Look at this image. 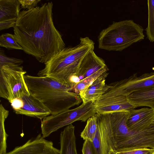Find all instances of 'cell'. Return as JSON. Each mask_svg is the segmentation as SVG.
<instances>
[{
    "label": "cell",
    "instance_id": "6",
    "mask_svg": "<svg viewBox=\"0 0 154 154\" xmlns=\"http://www.w3.org/2000/svg\"><path fill=\"white\" fill-rule=\"evenodd\" d=\"M26 72L20 65L0 66V97L11 103L15 99L29 95L24 78Z\"/></svg>",
    "mask_w": 154,
    "mask_h": 154
},
{
    "label": "cell",
    "instance_id": "17",
    "mask_svg": "<svg viewBox=\"0 0 154 154\" xmlns=\"http://www.w3.org/2000/svg\"><path fill=\"white\" fill-rule=\"evenodd\" d=\"M9 111L2 104L0 105V154H5L7 148L6 140L8 136L5 130V122Z\"/></svg>",
    "mask_w": 154,
    "mask_h": 154
},
{
    "label": "cell",
    "instance_id": "8",
    "mask_svg": "<svg viewBox=\"0 0 154 154\" xmlns=\"http://www.w3.org/2000/svg\"><path fill=\"white\" fill-rule=\"evenodd\" d=\"M143 148L154 149V124L137 131H131L128 136L118 144L116 150Z\"/></svg>",
    "mask_w": 154,
    "mask_h": 154
},
{
    "label": "cell",
    "instance_id": "25",
    "mask_svg": "<svg viewBox=\"0 0 154 154\" xmlns=\"http://www.w3.org/2000/svg\"><path fill=\"white\" fill-rule=\"evenodd\" d=\"M82 154H96L92 142L85 140L82 149Z\"/></svg>",
    "mask_w": 154,
    "mask_h": 154
},
{
    "label": "cell",
    "instance_id": "18",
    "mask_svg": "<svg viewBox=\"0 0 154 154\" xmlns=\"http://www.w3.org/2000/svg\"><path fill=\"white\" fill-rule=\"evenodd\" d=\"M108 70L109 69L106 66L85 78L75 85L72 88V91L79 94L89 87L99 77Z\"/></svg>",
    "mask_w": 154,
    "mask_h": 154
},
{
    "label": "cell",
    "instance_id": "1",
    "mask_svg": "<svg viewBox=\"0 0 154 154\" xmlns=\"http://www.w3.org/2000/svg\"><path fill=\"white\" fill-rule=\"evenodd\" d=\"M53 7L51 2L20 11L13 27L14 37L23 50L44 63L65 47L53 22Z\"/></svg>",
    "mask_w": 154,
    "mask_h": 154
},
{
    "label": "cell",
    "instance_id": "7",
    "mask_svg": "<svg viewBox=\"0 0 154 154\" xmlns=\"http://www.w3.org/2000/svg\"><path fill=\"white\" fill-rule=\"evenodd\" d=\"M110 85V90L112 94L127 97L133 92L154 87V72L146 73L139 76L134 74L128 78Z\"/></svg>",
    "mask_w": 154,
    "mask_h": 154
},
{
    "label": "cell",
    "instance_id": "21",
    "mask_svg": "<svg viewBox=\"0 0 154 154\" xmlns=\"http://www.w3.org/2000/svg\"><path fill=\"white\" fill-rule=\"evenodd\" d=\"M0 46L8 49L23 50L22 47L16 40L14 35L6 33L0 36Z\"/></svg>",
    "mask_w": 154,
    "mask_h": 154
},
{
    "label": "cell",
    "instance_id": "13",
    "mask_svg": "<svg viewBox=\"0 0 154 154\" xmlns=\"http://www.w3.org/2000/svg\"><path fill=\"white\" fill-rule=\"evenodd\" d=\"M108 74L107 72L103 73L89 87L79 93L82 103L89 101L94 103L111 87L110 85H107L105 83Z\"/></svg>",
    "mask_w": 154,
    "mask_h": 154
},
{
    "label": "cell",
    "instance_id": "23",
    "mask_svg": "<svg viewBox=\"0 0 154 154\" xmlns=\"http://www.w3.org/2000/svg\"><path fill=\"white\" fill-rule=\"evenodd\" d=\"M23 62V60L21 59L9 57L6 56L3 50L1 49L0 51V66L9 64L20 65Z\"/></svg>",
    "mask_w": 154,
    "mask_h": 154
},
{
    "label": "cell",
    "instance_id": "12",
    "mask_svg": "<svg viewBox=\"0 0 154 154\" xmlns=\"http://www.w3.org/2000/svg\"><path fill=\"white\" fill-rule=\"evenodd\" d=\"M23 106L14 110L17 114H21L41 119L51 114L48 109L38 99L30 94L21 98Z\"/></svg>",
    "mask_w": 154,
    "mask_h": 154
},
{
    "label": "cell",
    "instance_id": "20",
    "mask_svg": "<svg viewBox=\"0 0 154 154\" xmlns=\"http://www.w3.org/2000/svg\"><path fill=\"white\" fill-rule=\"evenodd\" d=\"M148 8V26L146 29L147 38L150 42H154V0L147 1Z\"/></svg>",
    "mask_w": 154,
    "mask_h": 154
},
{
    "label": "cell",
    "instance_id": "27",
    "mask_svg": "<svg viewBox=\"0 0 154 154\" xmlns=\"http://www.w3.org/2000/svg\"><path fill=\"white\" fill-rule=\"evenodd\" d=\"M116 151L113 149H111L109 150L107 154H117L116 153Z\"/></svg>",
    "mask_w": 154,
    "mask_h": 154
},
{
    "label": "cell",
    "instance_id": "22",
    "mask_svg": "<svg viewBox=\"0 0 154 154\" xmlns=\"http://www.w3.org/2000/svg\"><path fill=\"white\" fill-rule=\"evenodd\" d=\"M117 154H154V149L143 148L130 150H119Z\"/></svg>",
    "mask_w": 154,
    "mask_h": 154
},
{
    "label": "cell",
    "instance_id": "16",
    "mask_svg": "<svg viewBox=\"0 0 154 154\" xmlns=\"http://www.w3.org/2000/svg\"><path fill=\"white\" fill-rule=\"evenodd\" d=\"M18 0H0V21L16 20L20 13Z\"/></svg>",
    "mask_w": 154,
    "mask_h": 154
},
{
    "label": "cell",
    "instance_id": "24",
    "mask_svg": "<svg viewBox=\"0 0 154 154\" xmlns=\"http://www.w3.org/2000/svg\"><path fill=\"white\" fill-rule=\"evenodd\" d=\"M22 8L29 10L36 7L40 0H18Z\"/></svg>",
    "mask_w": 154,
    "mask_h": 154
},
{
    "label": "cell",
    "instance_id": "11",
    "mask_svg": "<svg viewBox=\"0 0 154 154\" xmlns=\"http://www.w3.org/2000/svg\"><path fill=\"white\" fill-rule=\"evenodd\" d=\"M154 119V110L150 108L133 109L128 112L126 123L131 130L139 131L149 127Z\"/></svg>",
    "mask_w": 154,
    "mask_h": 154
},
{
    "label": "cell",
    "instance_id": "5",
    "mask_svg": "<svg viewBox=\"0 0 154 154\" xmlns=\"http://www.w3.org/2000/svg\"><path fill=\"white\" fill-rule=\"evenodd\" d=\"M94 103H83L78 107L58 113L49 115L43 119L41 128L42 137L46 138L52 133L77 121L85 122L96 114Z\"/></svg>",
    "mask_w": 154,
    "mask_h": 154
},
{
    "label": "cell",
    "instance_id": "4",
    "mask_svg": "<svg viewBox=\"0 0 154 154\" xmlns=\"http://www.w3.org/2000/svg\"><path fill=\"white\" fill-rule=\"evenodd\" d=\"M144 29L133 20L113 21L98 37V48L108 51H122L144 39Z\"/></svg>",
    "mask_w": 154,
    "mask_h": 154
},
{
    "label": "cell",
    "instance_id": "2",
    "mask_svg": "<svg viewBox=\"0 0 154 154\" xmlns=\"http://www.w3.org/2000/svg\"><path fill=\"white\" fill-rule=\"evenodd\" d=\"M30 94L40 101L54 115L79 105V94L72 92L71 86L47 76H24Z\"/></svg>",
    "mask_w": 154,
    "mask_h": 154
},
{
    "label": "cell",
    "instance_id": "15",
    "mask_svg": "<svg viewBox=\"0 0 154 154\" xmlns=\"http://www.w3.org/2000/svg\"><path fill=\"white\" fill-rule=\"evenodd\" d=\"M127 97L136 108L147 106L154 110V87L133 92Z\"/></svg>",
    "mask_w": 154,
    "mask_h": 154
},
{
    "label": "cell",
    "instance_id": "26",
    "mask_svg": "<svg viewBox=\"0 0 154 154\" xmlns=\"http://www.w3.org/2000/svg\"><path fill=\"white\" fill-rule=\"evenodd\" d=\"M16 20H11L0 21V30L14 27L15 25Z\"/></svg>",
    "mask_w": 154,
    "mask_h": 154
},
{
    "label": "cell",
    "instance_id": "10",
    "mask_svg": "<svg viewBox=\"0 0 154 154\" xmlns=\"http://www.w3.org/2000/svg\"><path fill=\"white\" fill-rule=\"evenodd\" d=\"M5 154H60V150L54 146L51 141L46 140L39 134Z\"/></svg>",
    "mask_w": 154,
    "mask_h": 154
},
{
    "label": "cell",
    "instance_id": "14",
    "mask_svg": "<svg viewBox=\"0 0 154 154\" xmlns=\"http://www.w3.org/2000/svg\"><path fill=\"white\" fill-rule=\"evenodd\" d=\"M60 154H78L75 133V127L67 126L60 134Z\"/></svg>",
    "mask_w": 154,
    "mask_h": 154
},
{
    "label": "cell",
    "instance_id": "3",
    "mask_svg": "<svg viewBox=\"0 0 154 154\" xmlns=\"http://www.w3.org/2000/svg\"><path fill=\"white\" fill-rule=\"evenodd\" d=\"M94 41L88 37L80 38L78 45L65 47L45 63L44 68L39 71L38 75L51 78L70 86V79L78 72L83 58L94 49Z\"/></svg>",
    "mask_w": 154,
    "mask_h": 154
},
{
    "label": "cell",
    "instance_id": "19",
    "mask_svg": "<svg viewBox=\"0 0 154 154\" xmlns=\"http://www.w3.org/2000/svg\"><path fill=\"white\" fill-rule=\"evenodd\" d=\"M97 128V117L96 114L89 118L86 125L81 133L80 136L83 140L92 142Z\"/></svg>",
    "mask_w": 154,
    "mask_h": 154
},
{
    "label": "cell",
    "instance_id": "9",
    "mask_svg": "<svg viewBox=\"0 0 154 154\" xmlns=\"http://www.w3.org/2000/svg\"><path fill=\"white\" fill-rule=\"evenodd\" d=\"M94 50H90L85 56L78 72L70 79L69 84L72 88L82 80L107 66L104 60L98 56Z\"/></svg>",
    "mask_w": 154,
    "mask_h": 154
},
{
    "label": "cell",
    "instance_id": "28",
    "mask_svg": "<svg viewBox=\"0 0 154 154\" xmlns=\"http://www.w3.org/2000/svg\"><path fill=\"white\" fill-rule=\"evenodd\" d=\"M152 124H154V119L152 122Z\"/></svg>",
    "mask_w": 154,
    "mask_h": 154
}]
</instances>
